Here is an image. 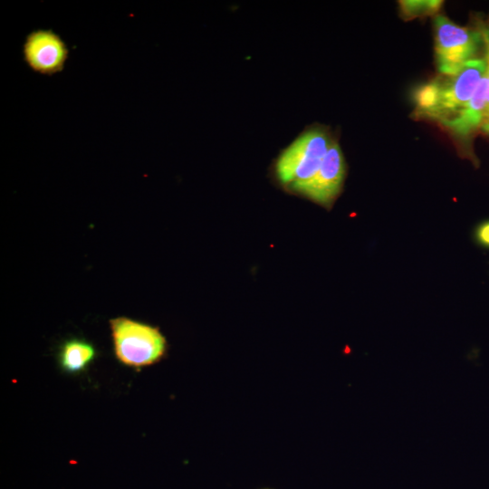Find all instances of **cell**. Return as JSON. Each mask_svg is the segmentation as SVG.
I'll return each mask as SVG.
<instances>
[{
	"instance_id": "1",
	"label": "cell",
	"mask_w": 489,
	"mask_h": 489,
	"mask_svg": "<svg viewBox=\"0 0 489 489\" xmlns=\"http://www.w3.org/2000/svg\"><path fill=\"white\" fill-rule=\"evenodd\" d=\"M485 74L484 57L470 61L455 75L439 76L414 92L415 114L438 123L453 117L471 99Z\"/></svg>"
},
{
	"instance_id": "2",
	"label": "cell",
	"mask_w": 489,
	"mask_h": 489,
	"mask_svg": "<svg viewBox=\"0 0 489 489\" xmlns=\"http://www.w3.org/2000/svg\"><path fill=\"white\" fill-rule=\"evenodd\" d=\"M113 353L122 365L140 369L160 361L168 341L159 328L127 316L109 321Z\"/></svg>"
},
{
	"instance_id": "3",
	"label": "cell",
	"mask_w": 489,
	"mask_h": 489,
	"mask_svg": "<svg viewBox=\"0 0 489 489\" xmlns=\"http://www.w3.org/2000/svg\"><path fill=\"white\" fill-rule=\"evenodd\" d=\"M335 141L321 126L306 129L276 158L273 169L279 183L289 187L311 179Z\"/></svg>"
},
{
	"instance_id": "4",
	"label": "cell",
	"mask_w": 489,
	"mask_h": 489,
	"mask_svg": "<svg viewBox=\"0 0 489 489\" xmlns=\"http://www.w3.org/2000/svg\"><path fill=\"white\" fill-rule=\"evenodd\" d=\"M434 29L435 59L441 75L458 73L483 47L479 28L460 26L443 14L435 15Z\"/></svg>"
},
{
	"instance_id": "5",
	"label": "cell",
	"mask_w": 489,
	"mask_h": 489,
	"mask_svg": "<svg viewBox=\"0 0 489 489\" xmlns=\"http://www.w3.org/2000/svg\"><path fill=\"white\" fill-rule=\"evenodd\" d=\"M345 175L344 157L340 147L335 141L329 149L319 170L311 179L287 188L329 208L340 193Z\"/></svg>"
},
{
	"instance_id": "6",
	"label": "cell",
	"mask_w": 489,
	"mask_h": 489,
	"mask_svg": "<svg viewBox=\"0 0 489 489\" xmlns=\"http://www.w3.org/2000/svg\"><path fill=\"white\" fill-rule=\"evenodd\" d=\"M65 41L53 30L38 28L31 31L22 46L23 59L34 72L53 75L63 71L69 58Z\"/></svg>"
},
{
	"instance_id": "7",
	"label": "cell",
	"mask_w": 489,
	"mask_h": 489,
	"mask_svg": "<svg viewBox=\"0 0 489 489\" xmlns=\"http://www.w3.org/2000/svg\"><path fill=\"white\" fill-rule=\"evenodd\" d=\"M486 108V80L480 82L475 91L467 103L453 117L440 122L450 134L456 139H469L482 128Z\"/></svg>"
},
{
	"instance_id": "8",
	"label": "cell",
	"mask_w": 489,
	"mask_h": 489,
	"mask_svg": "<svg viewBox=\"0 0 489 489\" xmlns=\"http://www.w3.org/2000/svg\"><path fill=\"white\" fill-rule=\"evenodd\" d=\"M97 355V349L92 342L82 337H70L58 346L56 359L62 371L79 374L90 367Z\"/></svg>"
},
{
	"instance_id": "9",
	"label": "cell",
	"mask_w": 489,
	"mask_h": 489,
	"mask_svg": "<svg viewBox=\"0 0 489 489\" xmlns=\"http://www.w3.org/2000/svg\"><path fill=\"white\" fill-rule=\"evenodd\" d=\"M441 1H400V12L405 18H416L436 14L441 8Z\"/></svg>"
},
{
	"instance_id": "10",
	"label": "cell",
	"mask_w": 489,
	"mask_h": 489,
	"mask_svg": "<svg viewBox=\"0 0 489 489\" xmlns=\"http://www.w3.org/2000/svg\"><path fill=\"white\" fill-rule=\"evenodd\" d=\"M484 51V59L485 61V80H486V108L484 119L482 125V131L489 135V22H485L478 26Z\"/></svg>"
},
{
	"instance_id": "11",
	"label": "cell",
	"mask_w": 489,
	"mask_h": 489,
	"mask_svg": "<svg viewBox=\"0 0 489 489\" xmlns=\"http://www.w3.org/2000/svg\"><path fill=\"white\" fill-rule=\"evenodd\" d=\"M476 243L485 248H489V220L481 222L475 230Z\"/></svg>"
},
{
	"instance_id": "12",
	"label": "cell",
	"mask_w": 489,
	"mask_h": 489,
	"mask_svg": "<svg viewBox=\"0 0 489 489\" xmlns=\"http://www.w3.org/2000/svg\"><path fill=\"white\" fill-rule=\"evenodd\" d=\"M262 489H273V488H262Z\"/></svg>"
}]
</instances>
